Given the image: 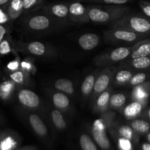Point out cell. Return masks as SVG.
<instances>
[{"label": "cell", "mask_w": 150, "mask_h": 150, "mask_svg": "<svg viewBox=\"0 0 150 150\" xmlns=\"http://www.w3.org/2000/svg\"><path fill=\"white\" fill-rule=\"evenodd\" d=\"M16 54V42L12 38L10 33L8 34L0 42V58L9 54Z\"/></svg>", "instance_id": "cell-31"}, {"label": "cell", "mask_w": 150, "mask_h": 150, "mask_svg": "<svg viewBox=\"0 0 150 150\" xmlns=\"http://www.w3.org/2000/svg\"><path fill=\"white\" fill-rule=\"evenodd\" d=\"M18 113L36 136L40 139H46L48 137V126L45 124L42 116L36 112L28 111L22 108L18 109Z\"/></svg>", "instance_id": "cell-8"}, {"label": "cell", "mask_w": 150, "mask_h": 150, "mask_svg": "<svg viewBox=\"0 0 150 150\" xmlns=\"http://www.w3.org/2000/svg\"><path fill=\"white\" fill-rule=\"evenodd\" d=\"M46 111V118L51 123L53 127L59 131H63L67 127V123L65 120L64 114L62 111L54 107H48L45 108Z\"/></svg>", "instance_id": "cell-15"}, {"label": "cell", "mask_w": 150, "mask_h": 150, "mask_svg": "<svg viewBox=\"0 0 150 150\" xmlns=\"http://www.w3.org/2000/svg\"><path fill=\"white\" fill-rule=\"evenodd\" d=\"M10 1V0H0V7L4 8Z\"/></svg>", "instance_id": "cell-43"}, {"label": "cell", "mask_w": 150, "mask_h": 150, "mask_svg": "<svg viewBox=\"0 0 150 150\" xmlns=\"http://www.w3.org/2000/svg\"><path fill=\"white\" fill-rule=\"evenodd\" d=\"M74 1H79V0H74Z\"/></svg>", "instance_id": "cell-49"}, {"label": "cell", "mask_w": 150, "mask_h": 150, "mask_svg": "<svg viewBox=\"0 0 150 150\" xmlns=\"http://www.w3.org/2000/svg\"><path fill=\"white\" fill-rule=\"evenodd\" d=\"M21 69L26 71L29 75H34L36 72L37 68L34 63V59L32 57H26L21 61Z\"/></svg>", "instance_id": "cell-35"}, {"label": "cell", "mask_w": 150, "mask_h": 150, "mask_svg": "<svg viewBox=\"0 0 150 150\" xmlns=\"http://www.w3.org/2000/svg\"><path fill=\"white\" fill-rule=\"evenodd\" d=\"M89 21L97 24H111L121 18L130 8L125 5H92L86 6Z\"/></svg>", "instance_id": "cell-1"}, {"label": "cell", "mask_w": 150, "mask_h": 150, "mask_svg": "<svg viewBox=\"0 0 150 150\" xmlns=\"http://www.w3.org/2000/svg\"><path fill=\"white\" fill-rule=\"evenodd\" d=\"M18 86L8 77L0 81V100L4 103L11 102L15 99L16 90Z\"/></svg>", "instance_id": "cell-14"}, {"label": "cell", "mask_w": 150, "mask_h": 150, "mask_svg": "<svg viewBox=\"0 0 150 150\" xmlns=\"http://www.w3.org/2000/svg\"><path fill=\"white\" fill-rule=\"evenodd\" d=\"M12 23L4 9L0 7V24H12Z\"/></svg>", "instance_id": "cell-42"}, {"label": "cell", "mask_w": 150, "mask_h": 150, "mask_svg": "<svg viewBox=\"0 0 150 150\" xmlns=\"http://www.w3.org/2000/svg\"><path fill=\"white\" fill-rule=\"evenodd\" d=\"M150 54V39H144L138 41L132 45V51L127 59L149 57Z\"/></svg>", "instance_id": "cell-23"}, {"label": "cell", "mask_w": 150, "mask_h": 150, "mask_svg": "<svg viewBox=\"0 0 150 150\" xmlns=\"http://www.w3.org/2000/svg\"><path fill=\"white\" fill-rule=\"evenodd\" d=\"M150 95V81H145L133 87L131 93L133 100L147 102Z\"/></svg>", "instance_id": "cell-24"}, {"label": "cell", "mask_w": 150, "mask_h": 150, "mask_svg": "<svg viewBox=\"0 0 150 150\" xmlns=\"http://www.w3.org/2000/svg\"><path fill=\"white\" fill-rule=\"evenodd\" d=\"M127 100V95L123 92L112 93L109 100V110L120 111L126 105Z\"/></svg>", "instance_id": "cell-30"}, {"label": "cell", "mask_w": 150, "mask_h": 150, "mask_svg": "<svg viewBox=\"0 0 150 150\" xmlns=\"http://www.w3.org/2000/svg\"><path fill=\"white\" fill-rule=\"evenodd\" d=\"M15 150H36V149L33 146H24V147L18 148V149H16Z\"/></svg>", "instance_id": "cell-45"}, {"label": "cell", "mask_w": 150, "mask_h": 150, "mask_svg": "<svg viewBox=\"0 0 150 150\" xmlns=\"http://www.w3.org/2000/svg\"><path fill=\"white\" fill-rule=\"evenodd\" d=\"M149 59H150V54H149Z\"/></svg>", "instance_id": "cell-50"}, {"label": "cell", "mask_w": 150, "mask_h": 150, "mask_svg": "<svg viewBox=\"0 0 150 150\" xmlns=\"http://www.w3.org/2000/svg\"><path fill=\"white\" fill-rule=\"evenodd\" d=\"M146 104L147 102L133 100L129 104L125 105L124 108L122 109L123 117L129 121L139 118L143 114Z\"/></svg>", "instance_id": "cell-18"}, {"label": "cell", "mask_w": 150, "mask_h": 150, "mask_svg": "<svg viewBox=\"0 0 150 150\" xmlns=\"http://www.w3.org/2000/svg\"><path fill=\"white\" fill-rule=\"evenodd\" d=\"M62 26L45 12L29 13L23 20V28L32 33H45Z\"/></svg>", "instance_id": "cell-2"}, {"label": "cell", "mask_w": 150, "mask_h": 150, "mask_svg": "<svg viewBox=\"0 0 150 150\" xmlns=\"http://www.w3.org/2000/svg\"><path fill=\"white\" fill-rule=\"evenodd\" d=\"M112 93L113 86H111L95 98L94 102L92 103L93 111L95 114L100 115L109 111V100Z\"/></svg>", "instance_id": "cell-17"}, {"label": "cell", "mask_w": 150, "mask_h": 150, "mask_svg": "<svg viewBox=\"0 0 150 150\" xmlns=\"http://www.w3.org/2000/svg\"><path fill=\"white\" fill-rule=\"evenodd\" d=\"M18 53H16L15 54L16 55V58L14 59L12 61L9 62L7 63V64L6 65L5 67V72L6 73H12V72L16 71V70H19L21 69V59L20 57L18 56Z\"/></svg>", "instance_id": "cell-38"}, {"label": "cell", "mask_w": 150, "mask_h": 150, "mask_svg": "<svg viewBox=\"0 0 150 150\" xmlns=\"http://www.w3.org/2000/svg\"><path fill=\"white\" fill-rule=\"evenodd\" d=\"M7 77L13 81L18 87H30L32 85L30 75L22 69L7 73Z\"/></svg>", "instance_id": "cell-20"}, {"label": "cell", "mask_w": 150, "mask_h": 150, "mask_svg": "<svg viewBox=\"0 0 150 150\" xmlns=\"http://www.w3.org/2000/svg\"><path fill=\"white\" fill-rule=\"evenodd\" d=\"M42 11L52 18L55 21L64 26L68 23L69 9L68 4L64 3H54L48 4L42 7Z\"/></svg>", "instance_id": "cell-10"}, {"label": "cell", "mask_w": 150, "mask_h": 150, "mask_svg": "<svg viewBox=\"0 0 150 150\" xmlns=\"http://www.w3.org/2000/svg\"><path fill=\"white\" fill-rule=\"evenodd\" d=\"M121 65L130 70H144L150 68V59L149 57L127 59L121 62Z\"/></svg>", "instance_id": "cell-21"}, {"label": "cell", "mask_w": 150, "mask_h": 150, "mask_svg": "<svg viewBox=\"0 0 150 150\" xmlns=\"http://www.w3.org/2000/svg\"><path fill=\"white\" fill-rule=\"evenodd\" d=\"M142 150H150V143H144L142 146Z\"/></svg>", "instance_id": "cell-44"}, {"label": "cell", "mask_w": 150, "mask_h": 150, "mask_svg": "<svg viewBox=\"0 0 150 150\" xmlns=\"http://www.w3.org/2000/svg\"><path fill=\"white\" fill-rule=\"evenodd\" d=\"M4 9L9 18L13 22L23 14V1L22 0H10Z\"/></svg>", "instance_id": "cell-25"}, {"label": "cell", "mask_w": 150, "mask_h": 150, "mask_svg": "<svg viewBox=\"0 0 150 150\" xmlns=\"http://www.w3.org/2000/svg\"><path fill=\"white\" fill-rule=\"evenodd\" d=\"M111 26L123 28L144 36L150 35V18L130 12L111 23Z\"/></svg>", "instance_id": "cell-3"}, {"label": "cell", "mask_w": 150, "mask_h": 150, "mask_svg": "<svg viewBox=\"0 0 150 150\" xmlns=\"http://www.w3.org/2000/svg\"><path fill=\"white\" fill-rule=\"evenodd\" d=\"M132 51L130 46H120L108 52L103 53L93 59V63L98 67H106L114 66L127 59Z\"/></svg>", "instance_id": "cell-6"}, {"label": "cell", "mask_w": 150, "mask_h": 150, "mask_svg": "<svg viewBox=\"0 0 150 150\" xmlns=\"http://www.w3.org/2000/svg\"><path fill=\"white\" fill-rule=\"evenodd\" d=\"M108 150H109V149H108Z\"/></svg>", "instance_id": "cell-51"}, {"label": "cell", "mask_w": 150, "mask_h": 150, "mask_svg": "<svg viewBox=\"0 0 150 150\" xmlns=\"http://www.w3.org/2000/svg\"><path fill=\"white\" fill-rule=\"evenodd\" d=\"M129 125L137 134H146L150 130V124L148 121L136 118L130 120Z\"/></svg>", "instance_id": "cell-32"}, {"label": "cell", "mask_w": 150, "mask_h": 150, "mask_svg": "<svg viewBox=\"0 0 150 150\" xmlns=\"http://www.w3.org/2000/svg\"><path fill=\"white\" fill-rule=\"evenodd\" d=\"M117 114L114 111H108L104 114H100L99 118L96 119L93 122L92 127L98 128L103 131H110L116 124Z\"/></svg>", "instance_id": "cell-16"}, {"label": "cell", "mask_w": 150, "mask_h": 150, "mask_svg": "<svg viewBox=\"0 0 150 150\" xmlns=\"http://www.w3.org/2000/svg\"><path fill=\"white\" fill-rule=\"evenodd\" d=\"M146 140L148 141V142L150 143V132L149 131L147 133V135H146Z\"/></svg>", "instance_id": "cell-47"}, {"label": "cell", "mask_w": 150, "mask_h": 150, "mask_svg": "<svg viewBox=\"0 0 150 150\" xmlns=\"http://www.w3.org/2000/svg\"><path fill=\"white\" fill-rule=\"evenodd\" d=\"M15 98L22 108L40 114L43 117L45 106L41 98L34 91L26 87H18Z\"/></svg>", "instance_id": "cell-4"}, {"label": "cell", "mask_w": 150, "mask_h": 150, "mask_svg": "<svg viewBox=\"0 0 150 150\" xmlns=\"http://www.w3.org/2000/svg\"><path fill=\"white\" fill-rule=\"evenodd\" d=\"M109 132L115 136H120V137L129 139L130 141H134L137 137L136 136L137 133L133 130V128L129 125H118V123L116 122V124Z\"/></svg>", "instance_id": "cell-29"}, {"label": "cell", "mask_w": 150, "mask_h": 150, "mask_svg": "<svg viewBox=\"0 0 150 150\" xmlns=\"http://www.w3.org/2000/svg\"><path fill=\"white\" fill-rule=\"evenodd\" d=\"M147 77H148L147 73H144V72L134 73V74L133 75V76L131 77V79H130V80L129 81V82L127 83V86H132V87H134V86H138V85L146 81Z\"/></svg>", "instance_id": "cell-36"}, {"label": "cell", "mask_w": 150, "mask_h": 150, "mask_svg": "<svg viewBox=\"0 0 150 150\" xmlns=\"http://www.w3.org/2000/svg\"><path fill=\"white\" fill-rule=\"evenodd\" d=\"M144 37L127 29L114 26H111L104 32L105 41L111 44L136 43Z\"/></svg>", "instance_id": "cell-7"}, {"label": "cell", "mask_w": 150, "mask_h": 150, "mask_svg": "<svg viewBox=\"0 0 150 150\" xmlns=\"http://www.w3.org/2000/svg\"><path fill=\"white\" fill-rule=\"evenodd\" d=\"M69 19L70 21L79 23H86L89 21L87 7L79 1H73L68 4Z\"/></svg>", "instance_id": "cell-12"}, {"label": "cell", "mask_w": 150, "mask_h": 150, "mask_svg": "<svg viewBox=\"0 0 150 150\" xmlns=\"http://www.w3.org/2000/svg\"><path fill=\"white\" fill-rule=\"evenodd\" d=\"M99 70H96L88 74L84 78L81 85V95L83 100H88L90 98L93 91L95 79L99 73Z\"/></svg>", "instance_id": "cell-22"}, {"label": "cell", "mask_w": 150, "mask_h": 150, "mask_svg": "<svg viewBox=\"0 0 150 150\" xmlns=\"http://www.w3.org/2000/svg\"><path fill=\"white\" fill-rule=\"evenodd\" d=\"M117 139V144L118 149L120 150H133V143L132 141L120 136H116Z\"/></svg>", "instance_id": "cell-39"}, {"label": "cell", "mask_w": 150, "mask_h": 150, "mask_svg": "<svg viewBox=\"0 0 150 150\" xmlns=\"http://www.w3.org/2000/svg\"><path fill=\"white\" fill-rule=\"evenodd\" d=\"M53 88L56 90L64 92L68 96H73L76 92L73 81L66 78L56 79L53 83Z\"/></svg>", "instance_id": "cell-28"}, {"label": "cell", "mask_w": 150, "mask_h": 150, "mask_svg": "<svg viewBox=\"0 0 150 150\" xmlns=\"http://www.w3.org/2000/svg\"><path fill=\"white\" fill-rule=\"evenodd\" d=\"M22 1L25 15L36 12L44 6V0H22Z\"/></svg>", "instance_id": "cell-34"}, {"label": "cell", "mask_w": 150, "mask_h": 150, "mask_svg": "<svg viewBox=\"0 0 150 150\" xmlns=\"http://www.w3.org/2000/svg\"><path fill=\"white\" fill-rule=\"evenodd\" d=\"M2 119H3V118H2V117H1V116L0 115V125H1V123H2V121H3Z\"/></svg>", "instance_id": "cell-48"}, {"label": "cell", "mask_w": 150, "mask_h": 150, "mask_svg": "<svg viewBox=\"0 0 150 150\" xmlns=\"http://www.w3.org/2000/svg\"><path fill=\"white\" fill-rule=\"evenodd\" d=\"M16 49L18 53L21 52L38 58H54L57 55L54 47L40 41L16 42Z\"/></svg>", "instance_id": "cell-5"}, {"label": "cell", "mask_w": 150, "mask_h": 150, "mask_svg": "<svg viewBox=\"0 0 150 150\" xmlns=\"http://www.w3.org/2000/svg\"><path fill=\"white\" fill-rule=\"evenodd\" d=\"M139 7L145 16L150 18V2L144 0L139 1Z\"/></svg>", "instance_id": "cell-40"}, {"label": "cell", "mask_w": 150, "mask_h": 150, "mask_svg": "<svg viewBox=\"0 0 150 150\" xmlns=\"http://www.w3.org/2000/svg\"><path fill=\"white\" fill-rule=\"evenodd\" d=\"M86 2L93 4H107V5H125L131 0H83Z\"/></svg>", "instance_id": "cell-37"}, {"label": "cell", "mask_w": 150, "mask_h": 150, "mask_svg": "<svg viewBox=\"0 0 150 150\" xmlns=\"http://www.w3.org/2000/svg\"><path fill=\"white\" fill-rule=\"evenodd\" d=\"M79 145L81 150H98V145L87 133H81L79 136Z\"/></svg>", "instance_id": "cell-33"}, {"label": "cell", "mask_w": 150, "mask_h": 150, "mask_svg": "<svg viewBox=\"0 0 150 150\" xmlns=\"http://www.w3.org/2000/svg\"><path fill=\"white\" fill-rule=\"evenodd\" d=\"M116 71V68L114 66L111 67H103V70H100L95 79V85H94L93 91L90 96L91 102L93 103L95 98L106 90L107 89L112 86L113 78H114V73Z\"/></svg>", "instance_id": "cell-9"}, {"label": "cell", "mask_w": 150, "mask_h": 150, "mask_svg": "<svg viewBox=\"0 0 150 150\" xmlns=\"http://www.w3.org/2000/svg\"><path fill=\"white\" fill-rule=\"evenodd\" d=\"M45 92L53 107L62 111L63 114H70L72 109V103L68 95L56 90L54 88L46 89Z\"/></svg>", "instance_id": "cell-11"}, {"label": "cell", "mask_w": 150, "mask_h": 150, "mask_svg": "<svg viewBox=\"0 0 150 150\" xmlns=\"http://www.w3.org/2000/svg\"><path fill=\"white\" fill-rule=\"evenodd\" d=\"M145 115H146V118H147L150 121V108H149L147 110H146V112H145Z\"/></svg>", "instance_id": "cell-46"}, {"label": "cell", "mask_w": 150, "mask_h": 150, "mask_svg": "<svg viewBox=\"0 0 150 150\" xmlns=\"http://www.w3.org/2000/svg\"><path fill=\"white\" fill-rule=\"evenodd\" d=\"M20 136L11 130L0 132V150H15L21 144Z\"/></svg>", "instance_id": "cell-13"}, {"label": "cell", "mask_w": 150, "mask_h": 150, "mask_svg": "<svg viewBox=\"0 0 150 150\" xmlns=\"http://www.w3.org/2000/svg\"><path fill=\"white\" fill-rule=\"evenodd\" d=\"M91 134L96 144L103 150H108L111 148V142L107 136V132L91 127Z\"/></svg>", "instance_id": "cell-27"}, {"label": "cell", "mask_w": 150, "mask_h": 150, "mask_svg": "<svg viewBox=\"0 0 150 150\" xmlns=\"http://www.w3.org/2000/svg\"><path fill=\"white\" fill-rule=\"evenodd\" d=\"M11 24H0V42L3 39L10 33Z\"/></svg>", "instance_id": "cell-41"}, {"label": "cell", "mask_w": 150, "mask_h": 150, "mask_svg": "<svg viewBox=\"0 0 150 150\" xmlns=\"http://www.w3.org/2000/svg\"><path fill=\"white\" fill-rule=\"evenodd\" d=\"M100 37L95 33H84L78 39V43L83 51H89L95 49L100 44Z\"/></svg>", "instance_id": "cell-19"}, {"label": "cell", "mask_w": 150, "mask_h": 150, "mask_svg": "<svg viewBox=\"0 0 150 150\" xmlns=\"http://www.w3.org/2000/svg\"><path fill=\"white\" fill-rule=\"evenodd\" d=\"M133 74H134L133 71L130 69L125 68L120 69V70L116 69L114 78H113L112 86H117V87L127 86V83L130 80Z\"/></svg>", "instance_id": "cell-26"}]
</instances>
